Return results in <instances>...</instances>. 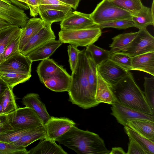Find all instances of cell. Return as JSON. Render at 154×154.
<instances>
[{
  "mask_svg": "<svg viewBox=\"0 0 154 154\" xmlns=\"http://www.w3.org/2000/svg\"><path fill=\"white\" fill-rule=\"evenodd\" d=\"M88 53L84 49L80 51L75 68L72 72L68 91L69 101L84 109L99 104L90 92L88 80Z\"/></svg>",
  "mask_w": 154,
  "mask_h": 154,
  "instance_id": "6da1fadb",
  "label": "cell"
},
{
  "mask_svg": "<svg viewBox=\"0 0 154 154\" xmlns=\"http://www.w3.org/2000/svg\"><path fill=\"white\" fill-rule=\"evenodd\" d=\"M57 141L79 154H109L110 151L99 136L75 126L56 138Z\"/></svg>",
  "mask_w": 154,
  "mask_h": 154,
  "instance_id": "7a4b0ae2",
  "label": "cell"
},
{
  "mask_svg": "<svg viewBox=\"0 0 154 154\" xmlns=\"http://www.w3.org/2000/svg\"><path fill=\"white\" fill-rule=\"evenodd\" d=\"M111 87L116 103L145 113L154 114L144 92L136 84L129 71L117 82L111 85Z\"/></svg>",
  "mask_w": 154,
  "mask_h": 154,
  "instance_id": "3957f363",
  "label": "cell"
},
{
  "mask_svg": "<svg viewBox=\"0 0 154 154\" xmlns=\"http://www.w3.org/2000/svg\"><path fill=\"white\" fill-rule=\"evenodd\" d=\"M102 33L96 25L90 27L75 30H61L59 32V40L62 43L78 46H87L93 44Z\"/></svg>",
  "mask_w": 154,
  "mask_h": 154,
  "instance_id": "277c9868",
  "label": "cell"
},
{
  "mask_svg": "<svg viewBox=\"0 0 154 154\" xmlns=\"http://www.w3.org/2000/svg\"><path fill=\"white\" fill-rule=\"evenodd\" d=\"M90 16L96 25L120 19H131L133 14L114 5L109 0L98 3Z\"/></svg>",
  "mask_w": 154,
  "mask_h": 154,
  "instance_id": "5b68a950",
  "label": "cell"
},
{
  "mask_svg": "<svg viewBox=\"0 0 154 154\" xmlns=\"http://www.w3.org/2000/svg\"><path fill=\"white\" fill-rule=\"evenodd\" d=\"M7 115L8 122L14 129L44 127L40 118L30 107L17 108Z\"/></svg>",
  "mask_w": 154,
  "mask_h": 154,
  "instance_id": "8992f818",
  "label": "cell"
},
{
  "mask_svg": "<svg viewBox=\"0 0 154 154\" xmlns=\"http://www.w3.org/2000/svg\"><path fill=\"white\" fill-rule=\"evenodd\" d=\"M154 51V37L146 29H139L136 36L122 51L131 57Z\"/></svg>",
  "mask_w": 154,
  "mask_h": 154,
  "instance_id": "52a82bcc",
  "label": "cell"
},
{
  "mask_svg": "<svg viewBox=\"0 0 154 154\" xmlns=\"http://www.w3.org/2000/svg\"><path fill=\"white\" fill-rule=\"evenodd\" d=\"M0 18L11 25L24 27L29 17L24 11L14 5L9 0H0Z\"/></svg>",
  "mask_w": 154,
  "mask_h": 154,
  "instance_id": "ba28073f",
  "label": "cell"
},
{
  "mask_svg": "<svg viewBox=\"0 0 154 154\" xmlns=\"http://www.w3.org/2000/svg\"><path fill=\"white\" fill-rule=\"evenodd\" d=\"M32 63L27 55L20 51L0 63V75L8 72L31 75Z\"/></svg>",
  "mask_w": 154,
  "mask_h": 154,
  "instance_id": "9c48e42d",
  "label": "cell"
},
{
  "mask_svg": "<svg viewBox=\"0 0 154 154\" xmlns=\"http://www.w3.org/2000/svg\"><path fill=\"white\" fill-rule=\"evenodd\" d=\"M111 114L120 124L125 126L129 121L140 119L154 122V115L141 112L117 103L112 105Z\"/></svg>",
  "mask_w": 154,
  "mask_h": 154,
  "instance_id": "30bf717a",
  "label": "cell"
},
{
  "mask_svg": "<svg viewBox=\"0 0 154 154\" xmlns=\"http://www.w3.org/2000/svg\"><path fill=\"white\" fill-rule=\"evenodd\" d=\"M75 123L66 118H57L51 116L44 125L45 137L54 140L68 131Z\"/></svg>",
  "mask_w": 154,
  "mask_h": 154,
  "instance_id": "8fae6325",
  "label": "cell"
},
{
  "mask_svg": "<svg viewBox=\"0 0 154 154\" xmlns=\"http://www.w3.org/2000/svg\"><path fill=\"white\" fill-rule=\"evenodd\" d=\"M90 14L75 11L60 22L61 30H70L84 29L96 25Z\"/></svg>",
  "mask_w": 154,
  "mask_h": 154,
  "instance_id": "7c38bea8",
  "label": "cell"
},
{
  "mask_svg": "<svg viewBox=\"0 0 154 154\" xmlns=\"http://www.w3.org/2000/svg\"><path fill=\"white\" fill-rule=\"evenodd\" d=\"M45 23L44 26L28 41L20 52L27 55L29 53L47 42L55 39L51 24Z\"/></svg>",
  "mask_w": 154,
  "mask_h": 154,
  "instance_id": "4fadbf2b",
  "label": "cell"
},
{
  "mask_svg": "<svg viewBox=\"0 0 154 154\" xmlns=\"http://www.w3.org/2000/svg\"><path fill=\"white\" fill-rule=\"evenodd\" d=\"M96 69L101 77L110 85L117 82L125 76L128 72L109 59L97 65Z\"/></svg>",
  "mask_w": 154,
  "mask_h": 154,
  "instance_id": "5bb4252c",
  "label": "cell"
},
{
  "mask_svg": "<svg viewBox=\"0 0 154 154\" xmlns=\"http://www.w3.org/2000/svg\"><path fill=\"white\" fill-rule=\"evenodd\" d=\"M71 75L63 66L60 65L55 73L42 83L47 88L55 92H68Z\"/></svg>",
  "mask_w": 154,
  "mask_h": 154,
  "instance_id": "9a60e30c",
  "label": "cell"
},
{
  "mask_svg": "<svg viewBox=\"0 0 154 154\" xmlns=\"http://www.w3.org/2000/svg\"><path fill=\"white\" fill-rule=\"evenodd\" d=\"M96 74L97 83L95 97L96 101L98 104L103 103L112 105L116 103V100L111 85L101 77L97 69Z\"/></svg>",
  "mask_w": 154,
  "mask_h": 154,
  "instance_id": "2e32d148",
  "label": "cell"
},
{
  "mask_svg": "<svg viewBox=\"0 0 154 154\" xmlns=\"http://www.w3.org/2000/svg\"><path fill=\"white\" fill-rule=\"evenodd\" d=\"M22 102L26 107L34 109L40 118L44 125L50 118L45 104L41 101L38 94L30 93L26 94L23 98Z\"/></svg>",
  "mask_w": 154,
  "mask_h": 154,
  "instance_id": "e0dca14e",
  "label": "cell"
},
{
  "mask_svg": "<svg viewBox=\"0 0 154 154\" xmlns=\"http://www.w3.org/2000/svg\"><path fill=\"white\" fill-rule=\"evenodd\" d=\"M62 43L59 40H49L30 52L27 56L32 62L48 58Z\"/></svg>",
  "mask_w": 154,
  "mask_h": 154,
  "instance_id": "ac0fdd59",
  "label": "cell"
},
{
  "mask_svg": "<svg viewBox=\"0 0 154 154\" xmlns=\"http://www.w3.org/2000/svg\"><path fill=\"white\" fill-rule=\"evenodd\" d=\"M132 70L147 73L154 76V51L131 57Z\"/></svg>",
  "mask_w": 154,
  "mask_h": 154,
  "instance_id": "d6986e66",
  "label": "cell"
},
{
  "mask_svg": "<svg viewBox=\"0 0 154 154\" xmlns=\"http://www.w3.org/2000/svg\"><path fill=\"white\" fill-rule=\"evenodd\" d=\"M45 25V23L41 18L33 17L29 20L26 26L23 27L20 35L19 46L20 52L30 38Z\"/></svg>",
  "mask_w": 154,
  "mask_h": 154,
  "instance_id": "ffe728a7",
  "label": "cell"
},
{
  "mask_svg": "<svg viewBox=\"0 0 154 154\" xmlns=\"http://www.w3.org/2000/svg\"><path fill=\"white\" fill-rule=\"evenodd\" d=\"M39 143L29 151V154H67L55 141L45 137L40 139Z\"/></svg>",
  "mask_w": 154,
  "mask_h": 154,
  "instance_id": "44dd1931",
  "label": "cell"
},
{
  "mask_svg": "<svg viewBox=\"0 0 154 154\" xmlns=\"http://www.w3.org/2000/svg\"><path fill=\"white\" fill-rule=\"evenodd\" d=\"M23 28L10 25L0 30V63L3 61L4 51L9 43L17 36L20 34Z\"/></svg>",
  "mask_w": 154,
  "mask_h": 154,
  "instance_id": "7402d4cb",
  "label": "cell"
},
{
  "mask_svg": "<svg viewBox=\"0 0 154 154\" xmlns=\"http://www.w3.org/2000/svg\"><path fill=\"white\" fill-rule=\"evenodd\" d=\"M125 126L148 139L154 140V122L136 119L128 121Z\"/></svg>",
  "mask_w": 154,
  "mask_h": 154,
  "instance_id": "603a6c76",
  "label": "cell"
},
{
  "mask_svg": "<svg viewBox=\"0 0 154 154\" xmlns=\"http://www.w3.org/2000/svg\"><path fill=\"white\" fill-rule=\"evenodd\" d=\"M131 19L135 27L139 29H146L148 26L154 25V15L151 8L144 5L139 11L133 14Z\"/></svg>",
  "mask_w": 154,
  "mask_h": 154,
  "instance_id": "cb8c5ba5",
  "label": "cell"
},
{
  "mask_svg": "<svg viewBox=\"0 0 154 154\" xmlns=\"http://www.w3.org/2000/svg\"><path fill=\"white\" fill-rule=\"evenodd\" d=\"M60 66L52 59L48 58L42 60L36 70L40 82L42 83L45 80L52 77Z\"/></svg>",
  "mask_w": 154,
  "mask_h": 154,
  "instance_id": "d4e9b609",
  "label": "cell"
},
{
  "mask_svg": "<svg viewBox=\"0 0 154 154\" xmlns=\"http://www.w3.org/2000/svg\"><path fill=\"white\" fill-rule=\"evenodd\" d=\"M72 12V9H50L40 12L38 14L45 23L51 25L54 22H61Z\"/></svg>",
  "mask_w": 154,
  "mask_h": 154,
  "instance_id": "484cf974",
  "label": "cell"
},
{
  "mask_svg": "<svg viewBox=\"0 0 154 154\" xmlns=\"http://www.w3.org/2000/svg\"><path fill=\"white\" fill-rule=\"evenodd\" d=\"M125 133L131 137L147 153L154 154V140L148 139L127 126H124Z\"/></svg>",
  "mask_w": 154,
  "mask_h": 154,
  "instance_id": "4316f807",
  "label": "cell"
},
{
  "mask_svg": "<svg viewBox=\"0 0 154 154\" xmlns=\"http://www.w3.org/2000/svg\"><path fill=\"white\" fill-rule=\"evenodd\" d=\"M138 31L119 34L113 37L112 43L109 45L112 52L122 51L128 45L136 36Z\"/></svg>",
  "mask_w": 154,
  "mask_h": 154,
  "instance_id": "83f0119b",
  "label": "cell"
},
{
  "mask_svg": "<svg viewBox=\"0 0 154 154\" xmlns=\"http://www.w3.org/2000/svg\"><path fill=\"white\" fill-rule=\"evenodd\" d=\"M45 137L44 126L37 127L32 128L18 141L11 143L26 147L35 141Z\"/></svg>",
  "mask_w": 154,
  "mask_h": 154,
  "instance_id": "f1b7e54d",
  "label": "cell"
},
{
  "mask_svg": "<svg viewBox=\"0 0 154 154\" xmlns=\"http://www.w3.org/2000/svg\"><path fill=\"white\" fill-rule=\"evenodd\" d=\"M86 51L91 56L96 65L109 59L112 52L103 49L93 44L87 46Z\"/></svg>",
  "mask_w": 154,
  "mask_h": 154,
  "instance_id": "f546056e",
  "label": "cell"
},
{
  "mask_svg": "<svg viewBox=\"0 0 154 154\" xmlns=\"http://www.w3.org/2000/svg\"><path fill=\"white\" fill-rule=\"evenodd\" d=\"M12 89L9 87L0 96L3 115L9 113L17 108Z\"/></svg>",
  "mask_w": 154,
  "mask_h": 154,
  "instance_id": "4dcf8cb0",
  "label": "cell"
},
{
  "mask_svg": "<svg viewBox=\"0 0 154 154\" xmlns=\"http://www.w3.org/2000/svg\"><path fill=\"white\" fill-rule=\"evenodd\" d=\"M32 128L13 129L1 132L0 141L9 143L15 142Z\"/></svg>",
  "mask_w": 154,
  "mask_h": 154,
  "instance_id": "1f68e13d",
  "label": "cell"
},
{
  "mask_svg": "<svg viewBox=\"0 0 154 154\" xmlns=\"http://www.w3.org/2000/svg\"><path fill=\"white\" fill-rule=\"evenodd\" d=\"M3 80L7 84L9 87L13 89L16 85L28 80L31 75L15 72L3 73L0 75Z\"/></svg>",
  "mask_w": 154,
  "mask_h": 154,
  "instance_id": "d6a6232c",
  "label": "cell"
},
{
  "mask_svg": "<svg viewBox=\"0 0 154 154\" xmlns=\"http://www.w3.org/2000/svg\"><path fill=\"white\" fill-rule=\"evenodd\" d=\"M109 59L126 71L132 70L131 57L126 54L112 52Z\"/></svg>",
  "mask_w": 154,
  "mask_h": 154,
  "instance_id": "836d02e7",
  "label": "cell"
},
{
  "mask_svg": "<svg viewBox=\"0 0 154 154\" xmlns=\"http://www.w3.org/2000/svg\"><path fill=\"white\" fill-rule=\"evenodd\" d=\"M118 7L132 14L140 10L143 7L140 0H109Z\"/></svg>",
  "mask_w": 154,
  "mask_h": 154,
  "instance_id": "e575fe53",
  "label": "cell"
},
{
  "mask_svg": "<svg viewBox=\"0 0 154 154\" xmlns=\"http://www.w3.org/2000/svg\"><path fill=\"white\" fill-rule=\"evenodd\" d=\"M88 62V77L89 88L92 97L95 100V97L97 83V65L89 53Z\"/></svg>",
  "mask_w": 154,
  "mask_h": 154,
  "instance_id": "d590c367",
  "label": "cell"
},
{
  "mask_svg": "<svg viewBox=\"0 0 154 154\" xmlns=\"http://www.w3.org/2000/svg\"><path fill=\"white\" fill-rule=\"evenodd\" d=\"M144 79V95L149 105L154 112V77H145Z\"/></svg>",
  "mask_w": 154,
  "mask_h": 154,
  "instance_id": "8d00e7d4",
  "label": "cell"
},
{
  "mask_svg": "<svg viewBox=\"0 0 154 154\" xmlns=\"http://www.w3.org/2000/svg\"><path fill=\"white\" fill-rule=\"evenodd\" d=\"M26 147L0 141V154H29Z\"/></svg>",
  "mask_w": 154,
  "mask_h": 154,
  "instance_id": "74e56055",
  "label": "cell"
},
{
  "mask_svg": "<svg viewBox=\"0 0 154 154\" xmlns=\"http://www.w3.org/2000/svg\"><path fill=\"white\" fill-rule=\"evenodd\" d=\"M96 25L101 29L113 28L121 29L135 27L134 23L131 19L118 20Z\"/></svg>",
  "mask_w": 154,
  "mask_h": 154,
  "instance_id": "f35d334b",
  "label": "cell"
},
{
  "mask_svg": "<svg viewBox=\"0 0 154 154\" xmlns=\"http://www.w3.org/2000/svg\"><path fill=\"white\" fill-rule=\"evenodd\" d=\"M72 9L70 7L62 5L57 0H39V12L48 10Z\"/></svg>",
  "mask_w": 154,
  "mask_h": 154,
  "instance_id": "ab89813d",
  "label": "cell"
},
{
  "mask_svg": "<svg viewBox=\"0 0 154 154\" xmlns=\"http://www.w3.org/2000/svg\"><path fill=\"white\" fill-rule=\"evenodd\" d=\"M21 34L15 37L5 49L3 55V61L20 51L19 46Z\"/></svg>",
  "mask_w": 154,
  "mask_h": 154,
  "instance_id": "60d3db41",
  "label": "cell"
},
{
  "mask_svg": "<svg viewBox=\"0 0 154 154\" xmlns=\"http://www.w3.org/2000/svg\"><path fill=\"white\" fill-rule=\"evenodd\" d=\"M80 51L77 48V47L74 45L70 44L67 46L69 62L72 72L74 69L77 64Z\"/></svg>",
  "mask_w": 154,
  "mask_h": 154,
  "instance_id": "b9f144b4",
  "label": "cell"
},
{
  "mask_svg": "<svg viewBox=\"0 0 154 154\" xmlns=\"http://www.w3.org/2000/svg\"><path fill=\"white\" fill-rule=\"evenodd\" d=\"M129 142L127 154H147L146 151L131 137H128Z\"/></svg>",
  "mask_w": 154,
  "mask_h": 154,
  "instance_id": "7bdbcfd3",
  "label": "cell"
},
{
  "mask_svg": "<svg viewBox=\"0 0 154 154\" xmlns=\"http://www.w3.org/2000/svg\"><path fill=\"white\" fill-rule=\"evenodd\" d=\"M13 129L8 122L7 114L0 115V133Z\"/></svg>",
  "mask_w": 154,
  "mask_h": 154,
  "instance_id": "ee69618b",
  "label": "cell"
},
{
  "mask_svg": "<svg viewBox=\"0 0 154 154\" xmlns=\"http://www.w3.org/2000/svg\"><path fill=\"white\" fill-rule=\"evenodd\" d=\"M62 5L71 7L74 10L77 9L80 0H57Z\"/></svg>",
  "mask_w": 154,
  "mask_h": 154,
  "instance_id": "f6af8a7d",
  "label": "cell"
},
{
  "mask_svg": "<svg viewBox=\"0 0 154 154\" xmlns=\"http://www.w3.org/2000/svg\"><path fill=\"white\" fill-rule=\"evenodd\" d=\"M9 88L7 84L3 80L0 76V96L5 90Z\"/></svg>",
  "mask_w": 154,
  "mask_h": 154,
  "instance_id": "bcb514c9",
  "label": "cell"
},
{
  "mask_svg": "<svg viewBox=\"0 0 154 154\" xmlns=\"http://www.w3.org/2000/svg\"><path fill=\"white\" fill-rule=\"evenodd\" d=\"M127 154L123 149L121 147L112 148L109 154Z\"/></svg>",
  "mask_w": 154,
  "mask_h": 154,
  "instance_id": "7dc6e473",
  "label": "cell"
},
{
  "mask_svg": "<svg viewBox=\"0 0 154 154\" xmlns=\"http://www.w3.org/2000/svg\"><path fill=\"white\" fill-rule=\"evenodd\" d=\"M11 24L4 20L0 18V30L8 27Z\"/></svg>",
  "mask_w": 154,
  "mask_h": 154,
  "instance_id": "c3c4849f",
  "label": "cell"
},
{
  "mask_svg": "<svg viewBox=\"0 0 154 154\" xmlns=\"http://www.w3.org/2000/svg\"><path fill=\"white\" fill-rule=\"evenodd\" d=\"M3 114V107L2 104L0 96V115Z\"/></svg>",
  "mask_w": 154,
  "mask_h": 154,
  "instance_id": "681fc988",
  "label": "cell"
},
{
  "mask_svg": "<svg viewBox=\"0 0 154 154\" xmlns=\"http://www.w3.org/2000/svg\"><path fill=\"white\" fill-rule=\"evenodd\" d=\"M154 0H153L152 3V5L151 8V11L152 13L154 15Z\"/></svg>",
  "mask_w": 154,
  "mask_h": 154,
  "instance_id": "f907efd6",
  "label": "cell"
},
{
  "mask_svg": "<svg viewBox=\"0 0 154 154\" xmlns=\"http://www.w3.org/2000/svg\"></svg>",
  "mask_w": 154,
  "mask_h": 154,
  "instance_id": "816d5d0a",
  "label": "cell"
}]
</instances>
